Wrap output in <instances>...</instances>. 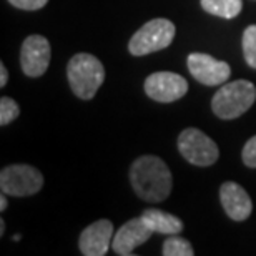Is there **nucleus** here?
<instances>
[{
	"mask_svg": "<svg viewBox=\"0 0 256 256\" xmlns=\"http://www.w3.org/2000/svg\"><path fill=\"white\" fill-rule=\"evenodd\" d=\"M114 223L110 220H96L88 224L78 238L80 253L85 256H104L114 242Z\"/></svg>",
	"mask_w": 256,
	"mask_h": 256,
	"instance_id": "nucleus-10",
	"label": "nucleus"
},
{
	"mask_svg": "<svg viewBox=\"0 0 256 256\" xmlns=\"http://www.w3.org/2000/svg\"><path fill=\"white\" fill-rule=\"evenodd\" d=\"M175 24L168 18H153L133 34L128 42V52L135 57L148 55L170 47L175 38Z\"/></svg>",
	"mask_w": 256,
	"mask_h": 256,
	"instance_id": "nucleus-4",
	"label": "nucleus"
},
{
	"mask_svg": "<svg viewBox=\"0 0 256 256\" xmlns=\"http://www.w3.org/2000/svg\"><path fill=\"white\" fill-rule=\"evenodd\" d=\"M5 233V222L4 220H0V234Z\"/></svg>",
	"mask_w": 256,
	"mask_h": 256,
	"instance_id": "nucleus-22",
	"label": "nucleus"
},
{
	"mask_svg": "<svg viewBox=\"0 0 256 256\" xmlns=\"http://www.w3.org/2000/svg\"><path fill=\"white\" fill-rule=\"evenodd\" d=\"M18 115H20V106L17 102L10 98V96H2L0 98V125L7 126Z\"/></svg>",
	"mask_w": 256,
	"mask_h": 256,
	"instance_id": "nucleus-17",
	"label": "nucleus"
},
{
	"mask_svg": "<svg viewBox=\"0 0 256 256\" xmlns=\"http://www.w3.org/2000/svg\"><path fill=\"white\" fill-rule=\"evenodd\" d=\"M242 160L248 168H256V135L244 143L242 152Z\"/></svg>",
	"mask_w": 256,
	"mask_h": 256,
	"instance_id": "nucleus-18",
	"label": "nucleus"
},
{
	"mask_svg": "<svg viewBox=\"0 0 256 256\" xmlns=\"http://www.w3.org/2000/svg\"><path fill=\"white\" fill-rule=\"evenodd\" d=\"M8 82V72L4 64H0V86H5Z\"/></svg>",
	"mask_w": 256,
	"mask_h": 256,
	"instance_id": "nucleus-20",
	"label": "nucleus"
},
{
	"mask_svg": "<svg viewBox=\"0 0 256 256\" xmlns=\"http://www.w3.org/2000/svg\"><path fill=\"white\" fill-rule=\"evenodd\" d=\"M44 186V175L32 165H8L0 172V190L8 196H32Z\"/></svg>",
	"mask_w": 256,
	"mask_h": 256,
	"instance_id": "nucleus-5",
	"label": "nucleus"
},
{
	"mask_svg": "<svg viewBox=\"0 0 256 256\" xmlns=\"http://www.w3.org/2000/svg\"><path fill=\"white\" fill-rule=\"evenodd\" d=\"M203 10L222 18L238 17L243 8V0H202Z\"/></svg>",
	"mask_w": 256,
	"mask_h": 256,
	"instance_id": "nucleus-14",
	"label": "nucleus"
},
{
	"mask_svg": "<svg viewBox=\"0 0 256 256\" xmlns=\"http://www.w3.org/2000/svg\"><path fill=\"white\" fill-rule=\"evenodd\" d=\"M152 234V228L145 223V220L142 216L133 218L116 230L112 248L118 256H130L133 254V250L148 242Z\"/></svg>",
	"mask_w": 256,
	"mask_h": 256,
	"instance_id": "nucleus-11",
	"label": "nucleus"
},
{
	"mask_svg": "<svg viewBox=\"0 0 256 256\" xmlns=\"http://www.w3.org/2000/svg\"><path fill=\"white\" fill-rule=\"evenodd\" d=\"M256 100V86L250 80H234L222 85L212 98L213 114L222 120L240 118Z\"/></svg>",
	"mask_w": 256,
	"mask_h": 256,
	"instance_id": "nucleus-3",
	"label": "nucleus"
},
{
	"mask_svg": "<svg viewBox=\"0 0 256 256\" xmlns=\"http://www.w3.org/2000/svg\"><path fill=\"white\" fill-rule=\"evenodd\" d=\"M243 55L246 64L256 68V25H250L243 32Z\"/></svg>",
	"mask_w": 256,
	"mask_h": 256,
	"instance_id": "nucleus-16",
	"label": "nucleus"
},
{
	"mask_svg": "<svg viewBox=\"0 0 256 256\" xmlns=\"http://www.w3.org/2000/svg\"><path fill=\"white\" fill-rule=\"evenodd\" d=\"M66 78L78 98L92 100L105 80L104 64L92 54H76L66 65Z\"/></svg>",
	"mask_w": 256,
	"mask_h": 256,
	"instance_id": "nucleus-2",
	"label": "nucleus"
},
{
	"mask_svg": "<svg viewBox=\"0 0 256 256\" xmlns=\"http://www.w3.org/2000/svg\"><path fill=\"white\" fill-rule=\"evenodd\" d=\"M220 202L223 204L224 213L233 222H244L253 212V203L246 190L234 182H224L220 186Z\"/></svg>",
	"mask_w": 256,
	"mask_h": 256,
	"instance_id": "nucleus-12",
	"label": "nucleus"
},
{
	"mask_svg": "<svg viewBox=\"0 0 256 256\" xmlns=\"http://www.w3.org/2000/svg\"><path fill=\"white\" fill-rule=\"evenodd\" d=\"M8 2L20 10H40L47 5L48 0H8Z\"/></svg>",
	"mask_w": 256,
	"mask_h": 256,
	"instance_id": "nucleus-19",
	"label": "nucleus"
},
{
	"mask_svg": "<svg viewBox=\"0 0 256 256\" xmlns=\"http://www.w3.org/2000/svg\"><path fill=\"white\" fill-rule=\"evenodd\" d=\"M50 42L42 35H30L24 40L20 50V66L24 74L32 78H38L47 72L50 65Z\"/></svg>",
	"mask_w": 256,
	"mask_h": 256,
	"instance_id": "nucleus-8",
	"label": "nucleus"
},
{
	"mask_svg": "<svg viewBox=\"0 0 256 256\" xmlns=\"http://www.w3.org/2000/svg\"><path fill=\"white\" fill-rule=\"evenodd\" d=\"M178 150L194 166H210L220 156L218 145L198 128H186L178 136Z\"/></svg>",
	"mask_w": 256,
	"mask_h": 256,
	"instance_id": "nucleus-6",
	"label": "nucleus"
},
{
	"mask_svg": "<svg viewBox=\"0 0 256 256\" xmlns=\"http://www.w3.org/2000/svg\"><path fill=\"white\" fill-rule=\"evenodd\" d=\"M163 256H193L194 250L190 242L185 238L170 234L165 242H163Z\"/></svg>",
	"mask_w": 256,
	"mask_h": 256,
	"instance_id": "nucleus-15",
	"label": "nucleus"
},
{
	"mask_svg": "<svg viewBox=\"0 0 256 256\" xmlns=\"http://www.w3.org/2000/svg\"><path fill=\"white\" fill-rule=\"evenodd\" d=\"M145 94L158 104H172L183 98L188 92V82L173 72H155L143 84Z\"/></svg>",
	"mask_w": 256,
	"mask_h": 256,
	"instance_id": "nucleus-7",
	"label": "nucleus"
},
{
	"mask_svg": "<svg viewBox=\"0 0 256 256\" xmlns=\"http://www.w3.org/2000/svg\"><path fill=\"white\" fill-rule=\"evenodd\" d=\"M188 70L194 80L206 86L223 85L228 80V76L232 75V68L226 62L200 52L188 55Z\"/></svg>",
	"mask_w": 256,
	"mask_h": 256,
	"instance_id": "nucleus-9",
	"label": "nucleus"
},
{
	"mask_svg": "<svg viewBox=\"0 0 256 256\" xmlns=\"http://www.w3.org/2000/svg\"><path fill=\"white\" fill-rule=\"evenodd\" d=\"M7 196L8 194L4 193V192H2V194H0V212H5V210H7V204H8Z\"/></svg>",
	"mask_w": 256,
	"mask_h": 256,
	"instance_id": "nucleus-21",
	"label": "nucleus"
},
{
	"mask_svg": "<svg viewBox=\"0 0 256 256\" xmlns=\"http://www.w3.org/2000/svg\"><path fill=\"white\" fill-rule=\"evenodd\" d=\"M130 183L136 196L148 203H160L170 196L173 176L160 156H138L130 166Z\"/></svg>",
	"mask_w": 256,
	"mask_h": 256,
	"instance_id": "nucleus-1",
	"label": "nucleus"
},
{
	"mask_svg": "<svg viewBox=\"0 0 256 256\" xmlns=\"http://www.w3.org/2000/svg\"><path fill=\"white\" fill-rule=\"evenodd\" d=\"M142 218L152 228L153 233L160 234H180L183 230V222L172 213H166L163 210L150 208L142 213Z\"/></svg>",
	"mask_w": 256,
	"mask_h": 256,
	"instance_id": "nucleus-13",
	"label": "nucleus"
}]
</instances>
